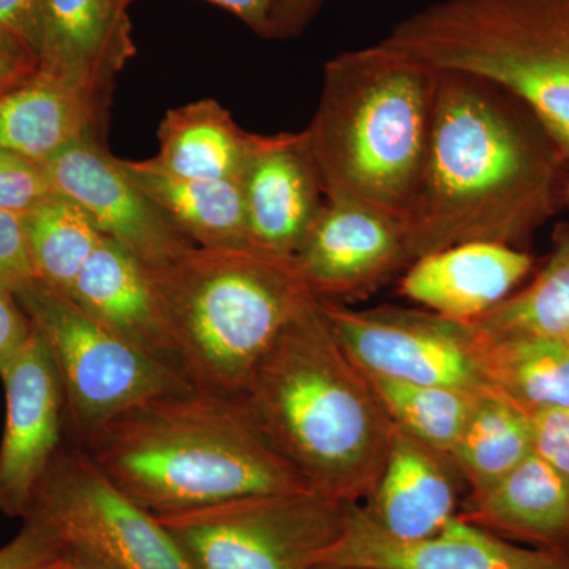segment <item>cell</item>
Wrapping results in <instances>:
<instances>
[{
	"instance_id": "obj_1",
	"label": "cell",
	"mask_w": 569,
	"mask_h": 569,
	"mask_svg": "<svg viewBox=\"0 0 569 569\" xmlns=\"http://www.w3.org/2000/svg\"><path fill=\"white\" fill-rule=\"evenodd\" d=\"M568 167L515 96L438 70L425 173L402 222L408 263L466 242L523 244L565 203Z\"/></svg>"
},
{
	"instance_id": "obj_2",
	"label": "cell",
	"mask_w": 569,
	"mask_h": 569,
	"mask_svg": "<svg viewBox=\"0 0 569 569\" xmlns=\"http://www.w3.org/2000/svg\"><path fill=\"white\" fill-rule=\"evenodd\" d=\"M238 399L310 488L343 503L372 492L395 425L329 328L320 299L284 326Z\"/></svg>"
},
{
	"instance_id": "obj_3",
	"label": "cell",
	"mask_w": 569,
	"mask_h": 569,
	"mask_svg": "<svg viewBox=\"0 0 569 569\" xmlns=\"http://www.w3.org/2000/svg\"><path fill=\"white\" fill-rule=\"evenodd\" d=\"M74 447L153 516L312 489L238 397L198 389L130 408Z\"/></svg>"
},
{
	"instance_id": "obj_4",
	"label": "cell",
	"mask_w": 569,
	"mask_h": 569,
	"mask_svg": "<svg viewBox=\"0 0 569 569\" xmlns=\"http://www.w3.org/2000/svg\"><path fill=\"white\" fill-rule=\"evenodd\" d=\"M438 69L381 40L325 63L306 129L326 200L403 222L425 173Z\"/></svg>"
},
{
	"instance_id": "obj_5",
	"label": "cell",
	"mask_w": 569,
	"mask_h": 569,
	"mask_svg": "<svg viewBox=\"0 0 569 569\" xmlns=\"http://www.w3.org/2000/svg\"><path fill=\"white\" fill-rule=\"evenodd\" d=\"M146 269L179 372L213 395H241L284 326L318 299L295 257L254 246H193Z\"/></svg>"
},
{
	"instance_id": "obj_6",
	"label": "cell",
	"mask_w": 569,
	"mask_h": 569,
	"mask_svg": "<svg viewBox=\"0 0 569 569\" xmlns=\"http://www.w3.org/2000/svg\"><path fill=\"white\" fill-rule=\"evenodd\" d=\"M385 40L515 96L569 163V0H441Z\"/></svg>"
},
{
	"instance_id": "obj_7",
	"label": "cell",
	"mask_w": 569,
	"mask_h": 569,
	"mask_svg": "<svg viewBox=\"0 0 569 569\" xmlns=\"http://www.w3.org/2000/svg\"><path fill=\"white\" fill-rule=\"evenodd\" d=\"M17 296L54 362L74 445L130 408L194 389L173 367L112 335L70 296L39 280Z\"/></svg>"
},
{
	"instance_id": "obj_8",
	"label": "cell",
	"mask_w": 569,
	"mask_h": 569,
	"mask_svg": "<svg viewBox=\"0 0 569 569\" xmlns=\"http://www.w3.org/2000/svg\"><path fill=\"white\" fill-rule=\"evenodd\" d=\"M348 505L306 489L156 518L193 569H317L346 530Z\"/></svg>"
},
{
	"instance_id": "obj_9",
	"label": "cell",
	"mask_w": 569,
	"mask_h": 569,
	"mask_svg": "<svg viewBox=\"0 0 569 569\" xmlns=\"http://www.w3.org/2000/svg\"><path fill=\"white\" fill-rule=\"evenodd\" d=\"M28 516L50 523L67 548L107 569H193L159 519L116 488L77 447L59 452Z\"/></svg>"
},
{
	"instance_id": "obj_10",
	"label": "cell",
	"mask_w": 569,
	"mask_h": 569,
	"mask_svg": "<svg viewBox=\"0 0 569 569\" xmlns=\"http://www.w3.org/2000/svg\"><path fill=\"white\" fill-rule=\"evenodd\" d=\"M320 309L340 346L366 376L493 395L482 367L481 339L470 321L427 309H353L325 299Z\"/></svg>"
},
{
	"instance_id": "obj_11",
	"label": "cell",
	"mask_w": 569,
	"mask_h": 569,
	"mask_svg": "<svg viewBox=\"0 0 569 569\" xmlns=\"http://www.w3.org/2000/svg\"><path fill=\"white\" fill-rule=\"evenodd\" d=\"M41 167L56 194L77 204L104 238L144 268L168 263L193 247L134 186L121 159L103 148L100 137L74 142Z\"/></svg>"
},
{
	"instance_id": "obj_12",
	"label": "cell",
	"mask_w": 569,
	"mask_h": 569,
	"mask_svg": "<svg viewBox=\"0 0 569 569\" xmlns=\"http://www.w3.org/2000/svg\"><path fill=\"white\" fill-rule=\"evenodd\" d=\"M6 426L0 441V512L26 519L33 496L62 451L66 397L50 351L33 331L28 346L0 369Z\"/></svg>"
},
{
	"instance_id": "obj_13",
	"label": "cell",
	"mask_w": 569,
	"mask_h": 569,
	"mask_svg": "<svg viewBox=\"0 0 569 569\" xmlns=\"http://www.w3.org/2000/svg\"><path fill=\"white\" fill-rule=\"evenodd\" d=\"M321 565L365 569H569V542L519 548L459 516L436 537L399 541L367 518L359 503L348 505L342 537Z\"/></svg>"
},
{
	"instance_id": "obj_14",
	"label": "cell",
	"mask_w": 569,
	"mask_h": 569,
	"mask_svg": "<svg viewBox=\"0 0 569 569\" xmlns=\"http://www.w3.org/2000/svg\"><path fill=\"white\" fill-rule=\"evenodd\" d=\"M313 295L325 301L373 293L408 268L403 224L350 200H326L295 253Z\"/></svg>"
},
{
	"instance_id": "obj_15",
	"label": "cell",
	"mask_w": 569,
	"mask_h": 569,
	"mask_svg": "<svg viewBox=\"0 0 569 569\" xmlns=\"http://www.w3.org/2000/svg\"><path fill=\"white\" fill-rule=\"evenodd\" d=\"M241 186L254 246L295 257L326 201L306 130L257 134Z\"/></svg>"
},
{
	"instance_id": "obj_16",
	"label": "cell",
	"mask_w": 569,
	"mask_h": 569,
	"mask_svg": "<svg viewBox=\"0 0 569 569\" xmlns=\"http://www.w3.org/2000/svg\"><path fill=\"white\" fill-rule=\"evenodd\" d=\"M460 482L463 479L449 456L395 426L380 477L365 505H359L388 537L421 541L458 518L463 501Z\"/></svg>"
},
{
	"instance_id": "obj_17",
	"label": "cell",
	"mask_w": 569,
	"mask_h": 569,
	"mask_svg": "<svg viewBox=\"0 0 569 569\" xmlns=\"http://www.w3.org/2000/svg\"><path fill=\"white\" fill-rule=\"evenodd\" d=\"M531 268L533 258L519 247L466 242L413 261L399 295L438 316L475 321L507 301Z\"/></svg>"
},
{
	"instance_id": "obj_18",
	"label": "cell",
	"mask_w": 569,
	"mask_h": 569,
	"mask_svg": "<svg viewBox=\"0 0 569 569\" xmlns=\"http://www.w3.org/2000/svg\"><path fill=\"white\" fill-rule=\"evenodd\" d=\"M110 92L37 70L0 93V149L44 164L74 142L100 137Z\"/></svg>"
},
{
	"instance_id": "obj_19",
	"label": "cell",
	"mask_w": 569,
	"mask_h": 569,
	"mask_svg": "<svg viewBox=\"0 0 569 569\" xmlns=\"http://www.w3.org/2000/svg\"><path fill=\"white\" fill-rule=\"evenodd\" d=\"M67 296L112 335L179 372L148 269L118 242L102 239Z\"/></svg>"
},
{
	"instance_id": "obj_20",
	"label": "cell",
	"mask_w": 569,
	"mask_h": 569,
	"mask_svg": "<svg viewBox=\"0 0 569 569\" xmlns=\"http://www.w3.org/2000/svg\"><path fill=\"white\" fill-rule=\"evenodd\" d=\"M134 54L118 0H44L39 71L111 91Z\"/></svg>"
},
{
	"instance_id": "obj_21",
	"label": "cell",
	"mask_w": 569,
	"mask_h": 569,
	"mask_svg": "<svg viewBox=\"0 0 569 569\" xmlns=\"http://www.w3.org/2000/svg\"><path fill=\"white\" fill-rule=\"evenodd\" d=\"M459 518L501 538L546 548L567 545L569 485L533 451L496 485L468 493Z\"/></svg>"
},
{
	"instance_id": "obj_22",
	"label": "cell",
	"mask_w": 569,
	"mask_h": 569,
	"mask_svg": "<svg viewBox=\"0 0 569 569\" xmlns=\"http://www.w3.org/2000/svg\"><path fill=\"white\" fill-rule=\"evenodd\" d=\"M121 163L134 186L193 246H254L241 179H183L156 170L148 160Z\"/></svg>"
},
{
	"instance_id": "obj_23",
	"label": "cell",
	"mask_w": 569,
	"mask_h": 569,
	"mask_svg": "<svg viewBox=\"0 0 569 569\" xmlns=\"http://www.w3.org/2000/svg\"><path fill=\"white\" fill-rule=\"evenodd\" d=\"M254 140L257 134L242 130L217 100H198L164 114L159 152L148 162L176 178L236 181Z\"/></svg>"
},
{
	"instance_id": "obj_24",
	"label": "cell",
	"mask_w": 569,
	"mask_h": 569,
	"mask_svg": "<svg viewBox=\"0 0 569 569\" xmlns=\"http://www.w3.org/2000/svg\"><path fill=\"white\" fill-rule=\"evenodd\" d=\"M479 339L482 367L493 395L529 415L542 408H569V347L563 337Z\"/></svg>"
},
{
	"instance_id": "obj_25",
	"label": "cell",
	"mask_w": 569,
	"mask_h": 569,
	"mask_svg": "<svg viewBox=\"0 0 569 569\" xmlns=\"http://www.w3.org/2000/svg\"><path fill=\"white\" fill-rule=\"evenodd\" d=\"M533 452L530 415L497 395L479 397L452 451L470 493L496 485Z\"/></svg>"
},
{
	"instance_id": "obj_26",
	"label": "cell",
	"mask_w": 569,
	"mask_h": 569,
	"mask_svg": "<svg viewBox=\"0 0 569 569\" xmlns=\"http://www.w3.org/2000/svg\"><path fill=\"white\" fill-rule=\"evenodd\" d=\"M33 274L52 290L69 295L82 266L104 236L88 216L61 194L22 216Z\"/></svg>"
},
{
	"instance_id": "obj_27",
	"label": "cell",
	"mask_w": 569,
	"mask_h": 569,
	"mask_svg": "<svg viewBox=\"0 0 569 569\" xmlns=\"http://www.w3.org/2000/svg\"><path fill=\"white\" fill-rule=\"evenodd\" d=\"M482 339L559 336L569 332V231L557 234L546 264L522 290L485 317L470 321Z\"/></svg>"
},
{
	"instance_id": "obj_28",
	"label": "cell",
	"mask_w": 569,
	"mask_h": 569,
	"mask_svg": "<svg viewBox=\"0 0 569 569\" xmlns=\"http://www.w3.org/2000/svg\"><path fill=\"white\" fill-rule=\"evenodd\" d=\"M367 378L397 429L449 458L458 447L479 397L485 396L463 389Z\"/></svg>"
},
{
	"instance_id": "obj_29",
	"label": "cell",
	"mask_w": 569,
	"mask_h": 569,
	"mask_svg": "<svg viewBox=\"0 0 569 569\" xmlns=\"http://www.w3.org/2000/svg\"><path fill=\"white\" fill-rule=\"evenodd\" d=\"M22 522L20 533L0 548V569H61L67 546L58 531L37 516Z\"/></svg>"
},
{
	"instance_id": "obj_30",
	"label": "cell",
	"mask_w": 569,
	"mask_h": 569,
	"mask_svg": "<svg viewBox=\"0 0 569 569\" xmlns=\"http://www.w3.org/2000/svg\"><path fill=\"white\" fill-rule=\"evenodd\" d=\"M52 194L41 164L0 149V212L26 216Z\"/></svg>"
},
{
	"instance_id": "obj_31",
	"label": "cell",
	"mask_w": 569,
	"mask_h": 569,
	"mask_svg": "<svg viewBox=\"0 0 569 569\" xmlns=\"http://www.w3.org/2000/svg\"><path fill=\"white\" fill-rule=\"evenodd\" d=\"M22 216L0 212V287L18 291L33 282Z\"/></svg>"
},
{
	"instance_id": "obj_32",
	"label": "cell",
	"mask_w": 569,
	"mask_h": 569,
	"mask_svg": "<svg viewBox=\"0 0 569 569\" xmlns=\"http://www.w3.org/2000/svg\"><path fill=\"white\" fill-rule=\"evenodd\" d=\"M533 451L569 485V408H542L530 413Z\"/></svg>"
},
{
	"instance_id": "obj_33",
	"label": "cell",
	"mask_w": 569,
	"mask_h": 569,
	"mask_svg": "<svg viewBox=\"0 0 569 569\" xmlns=\"http://www.w3.org/2000/svg\"><path fill=\"white\" fill-rule=\"evenodd\" d=\"M44 0H0V33L39 59Z\"/></svg>"
},
{
	"instance_id": "obj_34",
	"label": "cell",
	"mask_w": 569,
	"mask_h": 569,
	"mask_svg": "<svg viewBox=\"0 0 569 569\" xmlns=\"http://www.w3.org/2000/svg\"><path fill=\"white\" fill-rule=\"evenodd\" d=\"M33 325L14 291L0 287V369L20 355L33 336Z\"/></svg>"
},
{
	"instance_id": "obj_35",
	"label": "cell",
	"mask_w": 569,
	"mask_h": 569,
	"mask_svg": "<svg viewBox=\"0 0 569 569\" xmlns=\"http://www.w3.org/2000/svg\"><path fill=\"white\" fill-rule=\"evenodd\" d=\"M39 70V59L17 40L0 33V93L17 88Z\"/></svg>"
},
{
	"instance_id": "obj_36",
	"label": "cell",
	"mask_w": 569,
	"mask_h": 569,
	"mask_svg": "<svg viewBox=\"0 0 569 569\" xmlns=\"http://www.w3.org/2000/svg\"><path fill=\"white\" fill-rule=\"evenodd\" d=\"M118 2L123 10H127L132 0H118ZM208 2L230 11L260 36L274 37V17L280 0H208Z\"/></svg>"
},
{
	"instance_id": "obj_37",
	"label": "cell",
	"mask_w": 569,
	"mask_h": 569,
	"mask_svg": "<svg viewBox=\"0 0 569 569\" xmlns=\"http://www.w3.org/2000/svg\"><path fill=\"white\" fill-rule=\"evenodd\" d=\"M323 0H280L274 17V37L301 31Z\"/></svg>"
},
{
	"instance_id": "obj_38",
	"label": "cell",
	"mask_w": 569,
	"mask_h": 569,
	"mask_svg": "<svg viewBox=\"0 0 569 569\" xmlns=\"http://www.w3.org/2000/svg\"><path fill=\"white\" fill-rule=\"evenodd\" d=\"M61 569H107L102 565L96 563V561L89 559V557L82 556L77 550L67 548L66 561H63Z\"/></svg>"
},
{
	"instance_id": "obj_39",
	"label": "cell",
	"mask_w": 569,
	"mask_h": 569,
	"mask_svg": "<svg viewBox=\"0 0 569 569\" xmlns=\"http://www.w3.org/2000/svg\"><path fill=\"white\" fill-rule=\"evenodd\" d=\"M317 569H365V568H355V567H342V565H321Z\"/></svg>"
},
{
	"instance_id": "obj_40",
	"label": "cell",
	"mask_w": 569,
	"mask_h": 569,
	"mask_svg": "<svg viewBox=\"0 0 569 569\" xmlns=\"http://www.w3.org/2000/svg\"><path fill=\"white\" fill-rule=\"evenodd\" d=\"M563 201H565V204L569 206V171H568L567 182H565Z\"/></svg>"
},
{
	"instance_id": "obj_41",
	"label": "cell",
	"mask_w": 569,
	"mask_h": 569,
	"mask_svg": "<svg viewBox=\"0 0 569 569\" xmlns=\"http://www.w3.org/2000/svg\"><path fill=\"white\" fill-rule=\"evenodd\" d=\"M565 342H567V346L569 347V332L563 336Z\"/></svg>"
}]
</instances>
